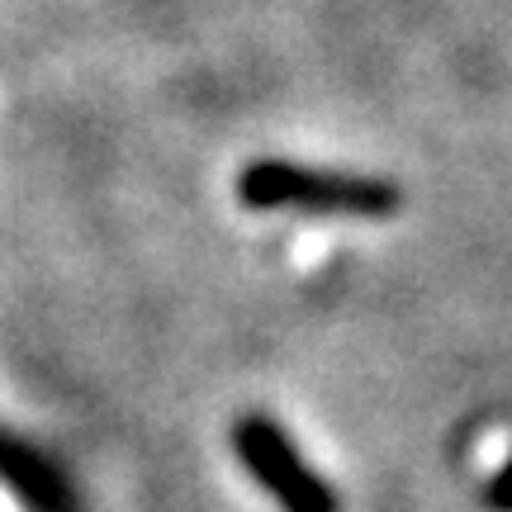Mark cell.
<instances>
[{"mask_svg":"<svg viewBox=\"0 0 512 512\" xmlns=\"http://www.w3.org/2000/svg\"><path fill=\"white\" fill-rule=\"evenodd\" d=\"M0 484H10V489L38 512L67 508V484H62V475H57L38 451H29L24 441L5 437V432H0Z\"/></svg>","mask_w":512,"mask_h":512,"instance_id":"3957f363","label":"cell"},{"mask_svg":"<svg viewBox=\"0 0 512 512\" xmlns=\"http://www.w3.org/2000/svg\"><path fill=\"white\" fill-rule=\"evenodd\" d=\"M238 204L256 214L294 209V214H328V219H389L403 209V190L380 176L323 171L280 157H256L238 171Z\"/></svg>","mask_w":512,"mask_h":512,"instance_id":"6da1fadb","label":"cell"},{"mask_svg":"<svg viewBox=\"0 0 512 512\" xmlns=\"http://www.w3.org/2000/svg\"><path fill=\"white\" fill-rule=\"evenodd\" d=\"M233 451H238L242 470L271 494L280 512H342L337 489L304 460V451L271 413H238Z\"/></svg>","mask_w":512,"mask_h":512,"instance_id":"7a4b0ae2","label":"cell"},{"mask_svg":"<svg viewBox=\"0 0 512 512\" xmlns=\"http://www.w3.org/2000/svg\"><path fill=\"white\" fill-rule=\"evenodd\" d=\"M489 508H494V512H512V456L503 460V470H498L494 484H489Z\"/></svg>","mask_w":512,"mask_h":512,"instance_id":"277c9868","label":"cell"}]
</instances>
